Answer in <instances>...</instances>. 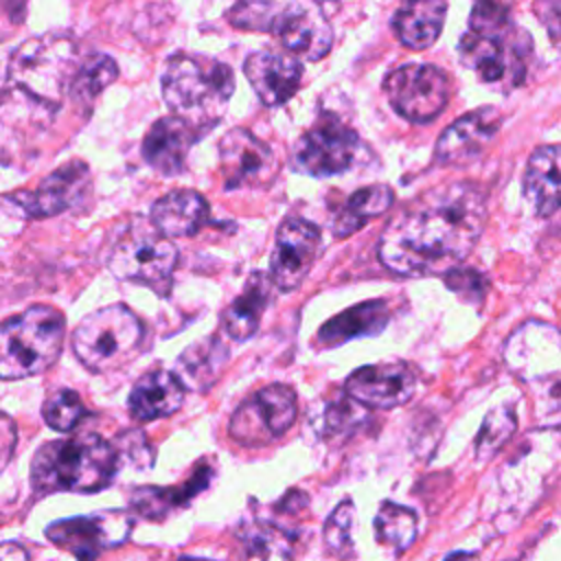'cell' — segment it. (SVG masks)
<instances>
[{
  "instance_id": "6",
  "label": "cell",
  "mask_w": 561,
  "mask_h": 561,
  "mask_svg": "<svg viewBox=\"0 0 561 561\" xmlns=\"http://www.w3.org/2000/svg\"><path fill=\"white\" fill-rule=\"evenodd\" d=\"M504 362L543 412L561 410V331L528 320L504 344Z\"/></svg>"
},
{
  "instance_id": "2",
  "label": "cell",
  "mask_w": 561,
  "mask_h": 561,
  "mask_svg": "<svg viewBox=\"0 0 561 561\" xmlns=\"http://www.w3.org/2000/svg\"><path fill=\"white\" fill-rule=\"evenodd\" d=\"M114 445L96 434L44 443L31 460V482L37 493H96L116 473Z\"/></svg>"
},
{
  "instance_id": "16",
  "label": "cell",
  "mask_w": 561,
  "mask_h": 561,
  "mask_svg": "<svg viewBox=\"0 0 561 561\" xmlns=\"http://www.w3.org/2000/svg\"><path fill=\"white\" fill-rule=\"evenodd\" d=\"M217 151L226 188H263L276 175L278 162L272 147L245 127L228 129Z\"/></svg>"
},
{
  "instance_id": "21",
  "label": "cell",
  "mask_w": 561,
  "mask_h": 561,
  "mask_svg": "<svg viewBox=\"0 0 561 561\" xmlns=\"http://www.w3.org/2000/svg\"><path fill=\"white\" fill-rule=\"evenodd\" d=\"M199 134V129L178 116H162L145 134L142 158L158 173L178 175L184 171L186 156Z\"/></svg>"
},
{
  "instance_id": "42",
  "label": "cell",
  "mask_w": 561,
  "mask_h": 561,
  "mask_svg": "<svg viewBox=\"0 0 561 561\" xmlns=\"http://www.w3.org/2000/svg\"><path fill=\"white\" fill-rule=\"evenodd\" d=\"M309 504V497L300 491H289L280 502H278V511L285 513H298L300 508H305Z\"/></svg>"
},
{
  "instance_id": "45",
  "label": "cell",
  "mask_w": 561,
  "mask_h": 561,
  "mask_svg": "<svg viewBox=\"0 0 561 561\" xmlns=\"http://www.w3.org/2000/svg\"><path fill=\"white\" fill-rule=\"evenodd\" d=\"M171 561H210V559H202V557H175Z\"/></svg>"
},
{
  "instance_id": "11",
  "label": "cell",
  "mask_w": 561,
  "mask_h": 561,
  "mask_svg": "<svg viewBox=\"0 0 561 561\" xmlns=\"http://www.w3.org/2000/svg\"><path fill=\"white\" fill-rule=\"evenodd\" d=\"M359 147L357 134L333 114H322L294 145L291 162L313 178L340 175L351 169Z\"/></svg>"
},
{
  "instance_id": "34",
  "label": "cell",
  "mask_w": 561,
  "mask_h": 561,
  "mask_svg": "<svg viewBox=\"0 0 561 561\" xmlns=\"http://www.w3.org/2000/svg\"><path fill=\"white\" fill-rule=\"evenodd\" d=\"M517 416L511 405H497L486 416L476 438V456L478 460L493 458L515 434Z\"/></svg>"
},
{
  "instance_id": "7",
  "label": "cell",
  "mask_w": 561,
  "mask_h": 561,
  "mask_svg": "<svg viewBox=\"0 0 561 561\" xmlns=\"http://www.w3.org/2000/svg\"><path fill=\"white\" fill-rule=\"evenodd\" d=\"M142 342L140 318L121 302L88 313L72 333V351L92 373L123 368L140 353Z\"/></svg>"
},
{
  "instance_id": "32",
  "label": "cell",
  "mask_w": 561,
  "mask_h": 561,
  "mask_svg": "<svg viewBox=\"0 0 561 561\" xmlns=\"http://www.w3.org/2000/svg\"><path fill=\"white\" fill-rule=\"evenodd\" d=\"M118 77L116 61L105 53H92L83 57L72 75L70 81V99L77 105H92L94 99Z\"/></svg>"
},
{
  "instance_id": "8",
  "label": "cell",
  "mask_w": 561,
  "mask_h": 561,
  "mask_svg": "<svg viewBox=\"0 0 561 561\" xmlns=\"http://www.w3.org/2000/svg\"><path fill=\"white\" fill-rule=\"evenodd\" d=\"M77 68L72 39L64 35H37L20 44L7 72V85L46 105L59 107L64 90L70 88Z\"/></svg>"
},
{
  "instance_id": "38",
  "label": "cell",
  "mask_w": 561,
  "mask_h": 561,
  "mask_svg": "<svg viewBox=\"0 0 561 561\" xmlns=\"http://www.w3.org/2000/svg\"><path fill=\"white\" fill-rule=\"evenodd\" d=\"M508 22V7L497 4V2H478L471 9V20L469 26L471 31L480 33H491V31H502L506 28Z\"/></svg>"
},
{
  "instance_id": "20",
  "label": "cell",
  "mask_w": 561,
  "mask_h": 561,
  "mask_svg": "<svg viewBox=\"0 0 561 561\" xmlns=\"http://www.w3.org/2000/svg\"><path fill=\"white\" fill-rule=\"evenodd\" d=\"M500 129V114L491 107H480L456 118L440 136L434 156L440 164L471 162Z\"/></svg>"
},
{
  "instance_id": "14",
  "label": "cell",
  "mask_w": 561,
  "mask_h": 561,
  "mask_svg": "<svg viewBox=\"0 0 561 561\" xmlns=\"http://www.w3.org/2000/svg\"><path fill=\"white\" fill-rule=\"evenodd\" d=\"M134 519L127 511H99L92 515L53 522L46 537L79 561H94L101 550L127 541Z\"/></svg>"
},
{
  "instance_id": "40",
  "label": "cell",
  "mask_w": 561,
  "mask_h": 561,
  "mask_svg": "<svg viewBox=\"0 0 561 561\" xmlns=\"http://www.w3.org/2000/svg\"><path fill=\"white\" fill-rule=\"evenodd\" d=\"M535 13L543 28L548 31L550 39L561 44V0H543L535 4Z\"/></svg>"
},
{
  "instance_id": "23",
  "label": "cell",
  "mask_w": 561,
  "mask_h": 561,
  "mask_svg": "<svg viewBox=\"0 0 561 561\" xmlns=\"http://www.w3.org/2000/svg\"><path fill=\"white\" fill-rule=\"evenodd\" d=\"M210 208L202 193L193 188L171 191L151 206V224L167 237H191L208 221Z\"/></svg>"
},
{
  "instance_id": "36",
  "label": "cell",
  "mask_w": 561,
  "mask_h": 561,
  "mask_svg": "<svg viewBox=\"0 0 561 561\" xmlns=\"http://www.w3.org/2000/svg\"><path fill=\"white\" fill-rule=\"evenodd\" d=\"M85 414H88V410H85L83 399L75 390H68V388L53 392L42 405V416H44L46 425L57 432L75 430Z\"/></svg>"
},
{
  "instance_id": "17",
  "label": "cell",
  "mask_w": 561,
  "mask_h": 561,
  "mask_svg": "<svg viewBox=\"0 0 561 561\" xmlns=\"http://www.w3.org/2000/svg\"><path fill=\"white\" fill-rule=\"evenodd\" d=\"M320 250V228L302 217L280 221L270 254V278L280 291H294L309 274Z\"/></svg>"
},
{
  "instance_id": "30",
  "label": "cell",
  "mask_w": 561,
  "mask_h": 561,
  "mask_svg": "<svg viewBox=\"0 0 561 561\" xmlns=\"http://www.w3.org/2000/svg\"><path fill=\"white\" fill-rule=\"evenodd\" d=\"M392 202H394V193L386 184H370V186L355 191L346 199L344 208L335 215L333 234L348 237V234L357 232L364 224L383 215L392 206Z\"/></svg>"
},
{
  "instance_id": "12",
  "label": "cell",
  "mask_w": 561,
  "mask_h": 561,
  "mask_svg": "<svg viewBox=\"0 0 561 561\" xmlns=\"http://www.w3.org/2000/svg\"><path fill=\"white\" fill-rule=\"evenodd\" d=\"M90 188L92 178L88 164L72 160L46 175L35 188L9 193L2 197V202L9 204V208H13V213L20 217L42 219L79 208L90 195Z\"/></svg>"
},
{
  "instance_id": "9",
  "label": "cell",
  "mask_w": 561,
  "mask_h": 561,
  "mask_svg": "<svg viewBox=\"0 0 561 561\" xmlns=\"http://www.w3.org/2000/svg\"><path fill=\"white\" fill-rule=\"evenodd\" d=\"M107 265L116 278L164 294L178 265V248L151 221L136 219L116 237Z\"/></svg>"
},
{
  "instance_id": "27",
  "label": "cell",
  "mask_w": 561,
  "mask_h": 561,
  "mask_svg": "<svg viewBox=\"0 0 561 561\" xmlns=\"http://www.w3.org/2000/svg\"><path fill=\"white\" fill-rule=\"evenodd\" d=\"M445 13L447 4L440 0L408 2L394 13L392 28L403 46L423 50L438 39L445 24Z\"/></svg>"
},
{
  "instance_id": "24",
  "label": "cell",
  "mask_w": 561,
  "mask_h": 561,
  "mask_svg": "<svg viewBox=\"0 0 561 561\" xmlns=\"http://www.w3.org/2000/svg\"><path fill=\"white\" fill-rule=\"evenodd\" d=\"M524 195L541 217L561 208V145L537 147L526 164Z\"/></svg>"
},
{
  "instance_id": "13",
  "label": "cell",
  "mask_w": 561,
  "mask_h": 561,
  "mask_svg": "<svg viewBox=\"0 0 561 561\" xmlns=\"http://www.w3.org/2000/svg\"><path fill=\"white\" fill-rule=\"evenodd\" d=\"M390 105L414 123L436 118L449 101V79L432 64H405L383 81Z\"/></svg>"
},
{
  "instance_id": "29",
  "label": "cell",
  "mask_w": 561,
  "mask_h": 561,
  "mask_svg": "<svg viewBox=\"0 0 561 561\" xmlns=\"http://www.w3.org/2000/svg\"><path fill=\"white\" fill-rule=\"evenodd\" d=\"M208 480H210V469L202 467L188 482H184L180 486H171V489L140 486L129 497L131 511L147 517V519H162L175 506L186 504L197 491H202L206 486Z\"/></svg>"
},
{
  "instance_id": "18",
  "label": "cell",
  "mask_w": 561,
  "mask_h": 561,
  "mask_svg": "<svg viewBox=\"0 0 561 561\" xmlns=\"http://www.w3.org/2000/svg\"><path fill=\"white\" fill-rule=\"evenodd\" d=\"M344 390L364 408H397L416 390V377L403 362L362 366L348 375Z\"/></svg>"
},
{
  "instance_id": "3",
  "label": "cell",
  "mask_w": 561,
  "mask_h": 561,
  "mask_svg": "<svg viewBox=\"0 0 561 561\" xmlns=\"http://www.w3.org/2000/svg\"><path fill=\"white\" fill-rule=\"evenodd\" d=\"M234 92L228 64L188 53L173 55L162 72V99L173 116L199 131L210 129L226 112Z\"/></svg>"
},
{
  "instance_id": "33",
  "label": "cell",
  "mask_w": 561,
  "mask_h": 561,
  "mask_svg": "<svg viewBox=\"0 0 561 561\" xmlns=\"http://www.w3.org/2000/svg\"><path fill=\"white\" fill-rule=\"evenodd\" d=\"M416 528V513L394 502H383L375 515V537L394 554H401L414 543Z\"/></svg>"
},
{
  "instance_id": "10",
  "label": "cell",
  "mask_w": 561,
  "mask_h": 561,
  "mask_svg": "<svg viewBox=\"0 0 561 561\" xmlns=\"http://www.w3.org/2000/svg\"><path fill=\"white\" fill-rule=\"evenodd\" d=\"M298 416V397L291 386L272 383L256 390L230 416L228 432L241 445H265L280 438Z\"/></svg>"
},
{
  "instance_id": "15",
  "label": "cell",
  "mask_w": 561,
  "mask_h": 561,
  "mask_svg": "<svg viewBox=\"0 0 561 561\" xmlns=\"http://www.w3.org/2000/svg\"><path fill=\"white\" fill-rule=\"evenodd\" d=\"M526 35H506L504 28L491 33L467 31L458 46L460 59L484 83H517L524 75L522 57L526 53V44H530Z\"/></svg>"
},
{
  "instance_id": "28",
  "label": "cell",
  "mask_w": 561,
  "mask_h": 561,
  "mask_svg": "<svg viewBox=\"0 0 561 561\" xmlns=\"http://www.w3.org/2000/svg\"><path fill=\"white\" fill-rule=\"evenodd\" d=\"M388 318L390 311L383 300L359 302L324 322L318 331V344L337 346L353 337L377 335L388 324Z\"/></svg>"
},
{
  "instance_id": "4",
  "label": "cell",
  "mask_w": 561,
  "mask_h": 561,
  "mask_svg": "<svg viewBox=\"0 0 561 561\" xmlns=\"http://www.w3.org/2000/svg\"><path fill=\"white\" fill-rule=\"evenodd\" d=\"M66 318L50 305H33L0 322V379L15 381L48 370L61 355Z\"/></svg>"
},
{
  "instance_id": "35",
  "label": "cell",
  "mask_w": 561,
  "mask_h": 561,
  "mask_svg": "<svg viewBox=\"0 0 561 561\" xmlns=\"http://www.w3.org/2000/svg\"><path fill=\"white\" fill-rule=\"evenodd\" d=\"M353 526H355V506L351 500H344L333 508V513L324 522L322 541L329 554H333L335 559L355 557Z\"/></svg>"
},
{
  "instance_id": "31",
  "label": "cell",
  "mask_w": 561,
  "mask_h": 561,
  "mask_svg": "<svg viewBox=\"0 0 561 561\" xmlns=\"http://www.w3.org/2000/svg\"><path fill=\"white\" fill-rule=\"evenodd\" d=\"M239 541L248 561H291L294 546L287 530L270 522H248L239 530Z\"/></svg>"
},
{
  "instance_id": "39",
  "label": "cell",
  "mask_w": 561,
  "mask_h": 561,
  "mask_svg": "<svg viewBox=\"0 0 561 561\" xmlns=\"http://www.w3.org/2000/svg\"><path fill=\"white\" fill-rule=\"evenodd\" d=\"M447 287L458 291L465 298H482L484 280L473 270H454L447 274Z\"/></svg>"
},
{
  "instance_id": "43",
  "label": "cell",
  "mask_w": 561,
  "mask_h": 561,
  "mask_svg": "<svg viewBox=\"0 0 561 561\" xmlns=\"http://www.w3.org/2000/svg\"><path fill=\"white\" fill-rule=\"evenodd\" d=\"M0 561H28V554L18 543H0Z\"/></svg>"
},
{
  "instance_id": "26",
  "label": "cell",
  "mask_w": 561,
  "mask_h": 561,
  "mask_svg": "<svg viewBox=\"0 0 561 561\" xmlns=\"http://www.w3.org/2000/svg\"><path fill=\"white\" fill-rule=\"evenodd\" d=\"M226 362L228 346L219 337L210 335L193 342L182 351V355L175 359L173 375L182 381L184 388L206 390L217 381Z\"/></svg>"
},
{
  "instance_id": "25",
  "label": "cell",
  "mask_w": 561,
  "mask_h": 561,
  "mask_svg": "<svg viewBox=\"0 0 561 561\" xmlns=\"http://www.w3.org/2000/svg\"><path fill=\"white\" fill-rule=\"evenodd\" d=\"M272 285L270 274L254 272L245 280L239 296L226 307L221 324L232 340L243 342L256 333L261 318L272 302Z\"/></svg>"
},
{
  "instance_id": "37",
  "label": "cell",
  "mask_w": 561,
  "mask_h": 561,
  "mask_svg": "<svg viewBox=\"0 0 561 561\" xmlns=\"http://www.w3.org/2000/svg\"><path fill=\"white\" fill-rule=\"evenodd\" d=\"M322 421H324V434L329 438H344L355 434L366 421H370V414H368V408H364L351 397H344L327 405Z\"/></svg>"
},
{
  "instance_id": "1",
  "label": "cell",
  "mask_w": 561,
  "mask_h": 561,
  "mask_svg": "<svg viewBox=\"0 0 561 561\" xmlns=\"http://www.w3.org/2000/svg\"><path fill=\"white\" fill-rule=\"evenodd\" d=\"M486 224L478 186L449 182L416 195L383 228L379 261L399 276H438L458 270Z\"/></svg>"
},
{
  "instance_id": "19",
  "label": "cell",
  "mask_w": 561,
  "mask_h": 561,
  "mask_svg": "<svg viewBox=\"0 0 561 561\" xmlns=\"http://www.w3.org/2000/svg\"><path fill=\"white\" fill-rule=\"evenodd\" d=\"M243 75L265 105L278 107L298 92L302 64L294 55L259 50L243 61Z\"/></svg>"
},
{
  "instance_id": "22",
  "label": "cell",
  "mask_w": 561,
  "mask_h": 561,
  "mask_svg": "<svg viewBox=\"0 0 561 561\" xmlns=\"http://www.w3.org/2000/svg\"><path fill=\"white\" fill-rule=\"evenodd\" d=\"M186 388L169 370L145 373L129 392V414L136 421H156L175 414L184 403Z\"/></svg>"
},
{
  "instance_id": "41",
  "label": "cell",
  "mask_w": 561,
  "mask_h": 561,
  "mask_svg": "<svg viewBox=\"0 0 561 561\" xmlns=\"http://www.w3.org/2000/svg\"><path fill=\"white\" fill-rule=\"evenodd\" d=\"M15 440H18L15 423L7 414L0 412V469L11 460L13 449H15Z\"/></svg>"
},
{
  "instance_id": "44",
  "label": "cell",
  "mask_w": 561,
  "mask_h": 561,
  "mask_svg": "<svg viewBox=\"0 0 561 561\" xmlns=\"http://www.w3.org/2000/svg\"><path fill=\"white\" fill-rule=\"evenodd\" d=\"M445 561H478V557L473 552H451Z\"/></svg>"
},
{
  "instance_id": "5",
  "label": "cell",
  "mask_w": 561,
  "mask_h": 561,
  "mask_svg": "<svg viewBox=\"0 0 561 561\" xmlns=\"http://www.w3.org/2000/svg\"><path fill=\"white\" fill-rule=\"evenodd\" d=\"M232 26L276 33L283 46L309 61L322 59L333 46V28L313 2H241L228 11Z\"/></svg>"
}]
</instances>
